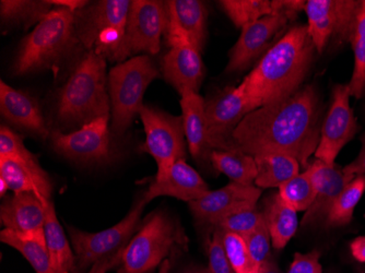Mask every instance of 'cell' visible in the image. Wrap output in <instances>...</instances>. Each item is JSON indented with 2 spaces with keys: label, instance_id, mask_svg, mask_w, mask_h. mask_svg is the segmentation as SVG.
Listing matches in <instances>:
<instances>
[{
  "label": "cell",
  "instance_id": "6da1fadb",
  "mask_svg": "<svg viewBox=\"0 0 365 273\" xmlns=\"http://www.w3.org/2000/svg\"><path fill=\"white\" fill-rule=\"evenodd\" d=\"M321 102L312 86L244 117L233 133L235 150L257 157L290 155L309 168L321 140Z\"/></svg>",
  "mask_w": 365,
  "mask_h": 273
},
{
  "label": "cell",
  "instance_id": "7a4b0ae2",
  "mask_svg": "<svg viewBox=\"0 0 365 273\" xmlns=\"http://www.w3.org/2000/svg\"><path fill=\"white\" fill-rule=\"evenodd\" d=\"M315 49L307 26H294L268 49L240 89L256 110L292 96L309 73Z\"/></svg>",
  "mask_w": 365,
  "mask_h": 273
},
{
  "label": "cell",
  "instance_id": "3957f363",
  "mask_svg": "<svg viewBox=\"0 0 365 273\" xmlns=\"http://www.w3.org/2000/svg\"><path fill=\"white\" fill-rule=\"evenodd\" d=\"M106 71V59L88 51L59 90L57 118L61 124L82 127L96 119L110 117Z\"/></svg>",
  "mask_w": 365,
  "mask_h": 273
},
{
  "label": "cell",
  "instance_id": "277c9868",
  "mask_svg": "<svg viewBox=\"0 0 365 273\" xmlns=\"http://www.w3.org/2000/svg\"><path fill=\"white\" fill-rule=\"evenodd\" d=\"M76 14L58 7L49 12L24 38L12 65L16 76L29 75L56 67L75 44Z\"/></svg>",
  "mask_w": 365,
  "mask_h": 273
},
{
  "label": "cell",
  "instance_id": "5b68a950",
  "mask_svg": "<svg viewBox=\"0 0 365 273\" xmlns=\"http://www.w3.org/2000/svg\"><path fill=\"white\" fill-rule=\"evenodd\" d=\"M159 77L155 63L147 55L135 56L110 69L108 96L112 115V133L124 135L143 104V94L151 82Z\"/></svg>",
  "mask_w": 365,
  "mask_h": 273
},
{
  "label": "cell",
  "instance_id": "8992f818",
  "mask_svg": "<svg viewBox=\"0 0 365 273\" xmlns=\"http://www.w3.org/2000/svg\"><path fill=\"white\" fill-rule=\"evenodd\" d=\"M130 6L129 0H102L80 10L76 14L78 40L88 51L120 63Z\"/></svg>",
  "mask_w": 365,
  "mask_h": 273
},
{
  "label": "cell",
  "instance_id": "52a82bcc",
  "mask_svg": "<svg viewBox=\"0 0 365 273\" xmlns=\"http://www.w3.org/2000/svg\"><path fill=\"white\" fill-rule=\"evenodd\" d=\"M184 239L182 232L167 213L153 212L123 252L118 273L150 272Z\"/></svg>",
  "mask_w": 365,
  "mask_h": 273
},
{
  "label": "cell",
  "instance_id": "ba28073f",
  "mask_svg": "<svg viewBox=\"0 0 365 273\" xmlns=\"http://www.w3.org/2000/svg\"><path fill=\"white\" fill-rule=\"evenodd\" d=\"M145 133L141 151L157 162L155 180L169 175L174 164L185 158V129L182 116H174L153 106L143 105L139 112Z\"/></svg>",
  "mask_w": 365,
  "mask_h": 273
},
{
  "label": "cell",
  "instance_id": "9c48e42d",
  "mask_svg": "<svg viewBox=\"0 0 365 273\" xmlns=\"http://www.w3.org/2000/svg\"><path fill=\"white\" fill-rule=\"evenodd\" d=\"M145 205V198L141 197L122 221L98 233H88L69 227V236L78 269L85 270L90 267L92 268L98 262L113 257L124 250L140 225V217Z\"/></svg>",
  "mask_w": 365,
  "mask_h": 273
},
{
  "label": "cell",
  "instance_id": "30bf717a",
  "mask_svg": "<svg viewBox=\"0 0 365 273\" xmlns=\"http://www.w3.org/2000/svg\"><path fill=\"white\" fill-rule=\"evenodd\" d=\"M168 26L167 1L134 0L127 20L120 61L140 52L155 55Z\"/></svg>",
  "mask_w": 365,
  "mask_h": 273
},
{
  "label": "cell",
  "instance_id": "8fae6325",
  "mask_svg": "<svg viewBox=\"0 0 365 273\" xmlns=\"http://www.w3.org/2000/svg\"><path fill=\"white\" fill-rule=\"evenodd\" d=\"M239 87L227 88L205 103L207 133L211 150H235L233 133L244 117L255 110Z\"/></svg>",
  "mask_w": 365,
  "mask_h": 273
},
{
  "label": "cell",
  "instance_id": "7c38bea8",
  "mask_svg": "<svg viewBox=\"0 0 365 273\" xmlns=\"http://www.w3.org/2000/svg\"><path fill=\"white\" fill-rule=\"evenodd\" d=\"M110 117L98 118L76 131L51 133L53 148L58 155L82 163H104L110 161L113 150L110 143Z\"/></svg>",
  "mask_w": 365,
  "mask_h": 273
},
{
  "label": "cell",
  "instance_id": "4fadbf2b",
  "mask_svg": "<svg viewBox=\"0 0 365 273\" xmlns=\"http://www.w3.org/2000/svg\"><path fill=\"white\" fill-rule=\"evenodd\" d=\"M350 96L348 84H336L334 87L331 104L322 125L321 140L315 152L317 160L335 163L342 148L358 131V124L350 108Z\"/></svg>",
  "mask_w": 365,
  "mask_h": 273
},
{
  "label": "cell",
  "instance_id": "5bb4252c",
  "mask_svg": "<svg viewBox=\"0 0 365 273\" xmlns=\"http://www.w3.org/2000/svg\"><path fill=\"white\" fill-rule=\"evenodd\" d=\"M262 190L254 185L231 182L220 190H209L202 198L190 202V209L197 221L218 225L229 215L246 209L256 208Z\"/></svg>",
  "mask_w": 365,
  "mask_h": 273
},
{
  "label": "cell",
  "instance_id": "9a60e30c",
  "mask_svg": "<svg viewBox=\"0 0 365 273\" xmlns=\"http://www.w3.org/2000/svg\"><path fill=\"white\" fill-rule=\"evenodd\" d=\"M168 26L165 38L170 46L180 43H192L199 52L207 38L206 6L198 0L167 1Z\"/></svg>",
  "mask_w": 365,
  "mask_h": 273
},
{
  "label": "cell",
  "instance_id": "2e32d148",
  "mask_svg": "<svg viewBox=\"0 0 365 273\" xmlns=\"http://www.w3.org/2000/svg\"><path fill=\"white\" fill-rule=\"evenodd\" d=\"M289 20L286 14H272L244 26L237 44L230 52V61L225 71L227 73H237L246 69L269 46L272 38L286 26Z\"/></svg>",
  "mask_w": 365,
  "mask_h": 273
},
{
  "label": "cell",
  "instance_id": "e0dca14e",
  "mask_svg": "<svg viewBox=\"0 0 365 273\" xmlns=\"http://www.w3.org/2000/svg\"><path fill=\"white\" fill-rule=\"evenodd\" d=\"M309 168L317 195L312 206L303 217V227L325 222L338 197L344 192L346 185L356 177L344 173V168L335 163L327 164L321 160L314 161Z\"/></svg>",
  "mask_w": 365,
  "mask_h": 273
},
{
  "label": "cell",
  "instance_id": "ac0fdd59",
  "mask_svg": "<svg viewBox=\"0 0 365 273\" xmlns=\"http://www.w3.org/2000/svg\"><path fill=\"white\" fill-rule=\"evenodd\" d=\"M36 192H16L1 205L0 219L5 229L20 234L44 232L46 205Z\"/></svg>",
  "mask_w": 365,
  "mask_h": 273
},
{
  "label": "cell",
  "instance_id": "d6986e66",
  "mask_svg": "<svg viewBox=\"0 0 365 273\" xmlns=\"http://www.w3.org/2000/svg\"><path fill=\"white\" fill-rule=\"evenodd\" d=\"M209 190L208 184L198 172L188 165L185 160H180L174 164L167 177L155 180L150 185L143 198L148 203L157 197L168 196L190 203L202 198Z\"/></svg>",
  "mask_w": 365,
  "mask_h": 273
},
{
  "label": "cell",
  "instance_id": "ffe728a7",
  "mask_svg": "<svg viewBox=\"0 0 365 273\" xmlns=\"http://www.w3.org/2000/svg\"><path fill=\"white\" fill-rule=\"evenodd\" d=\"M162 65L164 78L180 94L184 91L198 93L204 78V63L198 49L190 45L171 47Z\"/></svg>",
  "mask_w": 365,
  "mask_h": 273
},
{
  "label": "cell",
  "instance_id": "44dd1931",
  "mask_svg": "<svg viewBox=\"0 0 365 273\" xmlns=\"http://www.w3.org/2000/svg\"><path fill=\"white\" fill-rule=\"evenodd\" d=\"M0 180L7 184L9 190L16 192H36L44 200H51L52 182L36 159L16 158L0 159Z\"/></svg>",
  "mask_w": 365,
  "mask_h": 273
},
{
  "label": "cell",
  "instance_id": "7402d4cb",
  "mask_svg": "<svg viewBox=\"0 0 365 273\" xmlns=\"http://www.w3.org/2000/svg\"><path fill=\"white\" fill-rule=\"evenodd\" d=\"M0 112L8 122L41 138L51 135L36 101L4 81L0 83Z\"/></svg>",
  "mask_w": 365,
  "mask_h": 273
},
{
  "label": "cell",
  "instance_id": "603a6c76",
  "mask_svg": "<svg viewBox=\"0 0 365 273\" xmlns=\"http://www.w3.org/2000/svg\"><path fill=\"white\" fill-rule=\"evenodd\" d=\"M205 103L206 101L197 92L184 91L180 93V106L186 140L190 153L198 161L206 157L210 158L212 152L207 133Z\"/></svg>",
  "mask_w": 365,
  "mask_h": 273
},
{
  "label": "cell",
  "instance_id": "cb8c5ba5",
  "mask_svg": "<svg viewBox=\"0 0 365 273\" xmlns=\"http://www.w3.org/2000/svg\"><path fill=\"white\" fill-rule=\"evenodd\" d=\"M44 231L47 250L56 273H76L78 267L75 252L71 249L65 231L57 219L52 201L46 205Z\"/></svg>",
  "mask_w": 365,
  "mask_h": 273
},
{
  "label": "cell",
  "instance_id": "d4e9b609",
  "mask_svg": "<svg viewBox=\"0 0 365 273\" xmlns=\"http://www.w3.org/2000/svg\"><path fill=\"white\" fill-rule=\"evenodd\" d=\"M0 241L18 250L36 273H56L47 250L45 231L36 234H20L4 229Z\"/></svg>",
  "mask_w": 365,
  "mask_h": 273
},
{
  "label": "cell",
  "instance_id": "484cf974",
  "mask_svg": "<svg viewBox=\"0 0 365 273\" xmlns=\"http://www.w3.org/2000/svg\"><path fill=\"white\" fill-rule=\"evenodd\" d=\"M262 213L269 230L272 245L277 249H282L297 233L299 225L297 211L276 194L264 200Z\"/></svg>",
  "mask_w": 365,
  "mask_h": 273
},
{
  "label": "cell",
  "instance_id": "4316f807",
  "mask_svg": "<svg viewBox=\"0 0 365 273\" xmlns=\"http://www.w3.org/2000/svg\"><path fill=\"white\" fill-rule=\"evenodd\" d=\"M258 175V188H279L281 185L300 173L301 164L294 158L282 153H267L254 157Z\"/></svg>",
  "mask_w": 365,
  "mask_h": 273
},
{
  "label": "cell",
  "instance_id": "83f0119b",
  "mask_svg": "<svg viewBox=\"0 0 365 273\" xmlns=\"http://www.w3.org/2000/svg\"><path fill=\"white\" fill-rule=\"evenodd\" d=\"M209 160L215 170L227 175L231 182L241 185H253L257 178L258 170L255 159L240 150H215L211 152Z\"/></svg>",
  "mask_w": 365,
  "mask_h": 273
},
{
  "label": "cell",
  "instance_id": "f1b7e54d",
  "mask_svg": "<svg viewBox=\"0 0 365 273\" xmlns=\"http://www.w3.org/2000/svg\"><path fill=\"white\" fill-rule=\"evenodd\" d=\"M51 0H1L0 16L6 26H21L28 29L40 24L52 11Z\"/></svg>",
  "mask_w": 365,
  "mask_h": 273
},
{
  "label": "cell",
  "instance_id": "f546056e",
  "mask_svg": "<svg viewBox=\"0 0 365 273\" xmlns=\"http://www.w3.org/2000/svg\"><path fill=\"white\" fill-rule=\"evenodd\" d=\"M307 30L317 52L322 53L335 29V0H309L305 5Z\"/></svg>",
  "mask_w": 365,
  "mask_h": 273
},
{
  "label": "cell",
  "instance_id": "4dcf8cb0",
  "mask_svg": "<svg viewBox=\"0 0 365 273\" xmlns=\"http://www.w3.org/2000/svg\"><path fill=\"white\" fill-rule=\"evenodd\" d=\"M349 42L354 53V69L348 87L350 96L362 98L365 94V0L361 1Z\"/></svg>",
  "mask_w": 365,
  "mask_h": 273
},
{
  "label": "cell",
  "instance_id": "1f68e13d",
  "mask_svg": "<svg viewBox=\"0 0 365 273\" xmlns=\"http://www.w3.org/2000/svg\"><path fill=\"white\" fill-rule=\"evenodd\" d=\"M365 192V176H356L346 185L330 210L325 223L327 227H344L349 225L354 209Z\"/></svg>",
  "mask_w": 365,
  "mask_h": 273
},
{
  "label": "cell",
  "instance_id": "d6a6232c",
  "mask_svg": "<svg viewBox=\"0 0 365 273\" xmlns=\"http://www.w3.org/2000/svg\"><path fill=\"white\" fill-rule=\"evenodd\" d=\"M231 21L237 26H244L276 14L274 1L269 0H223L219 1Z\"/></svg>",
  "mask_w": 365,
  "mask_h": 273
},
{
  "label": "cell",
  "instance_id": "836d02e7",
  "mask_svg": "<svg viewBox=\"0 0 365 273\" xmlns=\"http://www.w3.org/2000/svg\"><path fill=\"white\" fill-rule=\"evenodd\" d=\"M278 194L297 212L309 210L317 195L309 168L281 185Z\"/></svg>",
  "mask_w": 365,
  "mask_h": 273
},
{
  "label": "cell",
  "instance_id": "e575fe53",
  "mask_svg": "<svg viewBox=\"0 0 365 273\" xmlns=\"http://www.w3.org/2000/svg\"><path fill=\"white\" fill-rule=\"evenodd\" d=\"M219 231V230H218ZM221 232V231H220ZM222 233L223 246L231 266L237 273H258L260 267L256 264L248 250L245 239L235 233Z\"/></svg>",
  "mask_w": 365,
  "mask_h": 273
},
{
  "label": "cell",
  "instance_id": "d590c367",
  "mask_svg": "<svg viewBox=\"0 0 365 273\" xmlns=\"http://www.w3.org/2000/svg\"><path fill=\"white\" fill-rule=\"evenodd\" d=\"M264 213L257 210V207L253 209H246L219 222L215 225V230L223 233H235L242 237H246L250 234L262 227L264 223Z\"/></svg>",
  "mask_w": 365,
  "mask_h": 273
},
{
  "label": "cell",
  "instance_id": "8d00e7d4",
  "mask_svg": "<svg viewBox=\"0 0 365 273\" xmlns=\"http://www.w3.org/2000/svg\"><path fill=\"white\" fill-rule=\"evenodd\" d=\"M361 1H352V0H337V1H335L334 36L339 42L350 41L352 29H354Z\"/></svg>",
  "mask_w": 365,
  "mask_h": 273
},
{
  "label": "cell",
  "instance_id": "74e56055",
  "mask_svg": "<svg viewBox=\"0 0 365 273\" xmlns=\"http://www.w3.org/2000/svg\"><path fill=\"white\" fill-rule=\"evenodd\" d=\"M244 239H245L248 250L251 252L252 257L258 266L260 267L269 260L272 237H270L269 230H268L266 222L253 233L244 237Z\"/></svg>",
  "mask_w": 365,
  "mask_h": 273
},
{
  "label": "cell",
  "instance_id": "f35d334b",
  "mask_svg": "<svg viewBox=\"0 0 365 273\" xmlns=\"http://www.w3.org/2000/svg\"><path fill=\"white\" fill-rule=\"evenodd\" d=\"M1 158H16V159H36L22 141L21 137L6 126L0 128V159Z\"/></svg>",
  "mask_w": 365,
  "mask_h": 273
},
{
  "label": "cell",
  "instance_id": "ab89813d",
  "mask_svg": "<svg viewBox=\"0 0 365 273\" xmlns=\"http://www.w3.org/2000/svg\"><path fill=\"white\" fill-rule=\"evenodd\" d=\"M208 254V268L211 273H237L225 254L222 233L218 230H215L209 242Z\"/></svg>",
  "mask_w": 365,
  "mask_h": 273
},
{
  "label": "cell",
  "instance_id": "60d3db41",
  "mask_svg": "<svg viewBox=\"0 0 365 273\" xmlns=\"http://www.w3.org/2000/svg\"><path fill=\"white\" fill-rule=\"evenodd\" d=\"M321 254L317 250L309 254H295L294 259L291 264L288 273H323V268L319 264Z\"/></svg>",
  "mask_w": 365,
  "mask_h": 273
},
{
  "label": "cell",
  "instance_id": "b9f144b4",
  "mask_svg": "<svg viewBox=\"0 0 365 273\" xmlns=\"http://www.w3.org/2000/svg\"><path fill=\"white\" fill-rule=\"evenodd\" d=\"M361 143H362V149H361L360 155L351 163L344 166V173L354 176L365 175V135H362Z\"/></svg>",
  "mask_w": 365,
  "mask_h": 273
},
{
  "label": "cell",
  "instance_id": "7bdbcfd3",
  "mask_svg": "<svg viewBox=\"0 0 365 273\" xmlns=\"http://www.w3.org/2000/svg\"><path fill=\"white\" fill-rule=\"evenodd\" d=\"M124 250L118 252V254H115L113 257L108 258V259L102 260V262H98L92 267L91 270L89 273H106L113 267L120 266V260H122V254Z\"/></svg>",
  "mask_w": 365,
  "mask_h": 273
},
{
  "label": "cell",
  "instance_id": "ee69618b",
  "mask_svg": "<svg viewBox=\"0 0 365 273\" xmlns=\"http://www.w3.org/2000/svg\"><path fill=\"white\" fill-rule=\"evenodd\" d=\"M350 248H351L352 254L356 260L365 262V236L356 238L350 245Z\"/></svg>",
  "mask_w": 365,
  "mask_h": 273
},
{
  "label": "cell",
  "instance_id": "f6af8a7d",
  "mask_svg": "<svg viewBox=\"0 0 365 273\" xmlns=\"http://www.w3.org/2000/svg\"><path fill=\"white\" fill-rule=\"evenodd\" d=\"M51 1L54 6L67 8L75 12L83 9L88 4V1H83V0H51Z\"/></svg>",
  "mask_w": 365,
  "mask_h": 273
},
{
  "label": "cell",
  "instance_id": "bcb514c9",
  "mask_svg": "<svg viewBox=\"0 0 365 273\" xmlns=\"http://www.w3.org/2000/svg\"><path fill=\"white\" fill-rule=\"evenodd\" d=\"M259 273H282L280 270H279L278 267L274 264V262H264L260 266Z\"/></svg>",
  "mask_w": 365,
  "mask_h": 273
},
{
  "label": "cell",
  "instance_id": "7dc6e473",
  "mask_svg": "<svg viewBox=\"0 0 365 273\" xmlns=\"http://www.w3.org/2000/svg\"><path fill=\"white\" fill-rule=\"evenodd\" d=\"M8 190H9V188H8L7 184L3 180H0V195H1V197L5 196Z\"/></svg>",
  "mask_w": 365,
  "mask_h": 273
},
{
  "label": "cell",
  "instance_id": "c3c4849f",
  "mask_svg": "<svg viewBox=\"0 0 365 273\" xmlns=\"http://www.w3.org/2000/svg\"><path fill=\"white\" fill-rule=\"evenodd\" d=\"M187 273H211L209 268H202V269H194V270L188 271Z\"/></svg>",
  "mask_w": 365,
  "mask_h": 273
},
{
  "label": "cell",
  "instance_id": "681fc988",
  "mask_svg": "<svg viewBox=\"0 0 365 273\" xmlns=\"http://www.w3.org/2000/svg\"><path fill=\"white\" fill-rule=\"evenodd\" d=\"M258 273H259V272H258Z\"/></svg>",
  "mask_w": 365,
  "mask_h": 273
},
{
  "label": "cell",
  "instance_id": "f907efd6",
  "mask_svg": "<svg viewBox=\"0 0 365 273\" xmlns=\"http://www.w3.org/2000/svg\"><path fill=\"white\" fill-rule=\"evenodd\" d=\"M88 273H89V272H88Z\"/></svg>",
  "mask_w": 365,
  "mask_h": 273
}]
</instances>
